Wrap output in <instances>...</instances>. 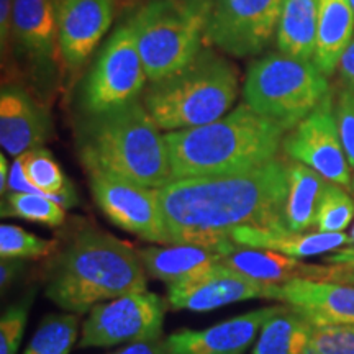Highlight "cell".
Returning <instances> with one entry per match:
<instances>
[{"label": "cell", "instance_id": "277c9868", "mask_svg": "<svg viewBox=\"0 0 354 354\" xmlns=\"http://www.w3.org/2000/svg\"><path fill=\"white\" fill-rule=\"evenodd\" d=\"M286 133L284 127L246 104L209 125L167 131L165 140L171 177L185 179L254 169L277 158Z\"/></svg>", "mask_w": 354, "mask_h": 354}, {"label": "cell", "instance_id": "52a82bcc", "mask_svg": "<svg viewBox=\"0 0 354 354\" xmlns=\"http://www.w3.org/2000/svg\"><path fill=\"white\" fill-rule=\"evenodd\" d=\"M330 92L328 77L313 61L271 53L248 68L243 97L256 113L294 130Z\"/></svg>", "mask_w": 354, "mask_h": 354}, {"label": "cell", "instance_id": "5b68a950", "mask_svg": "<svg viewBox=\"0 0 354 354\" xmlns=\"http://www.w3.org/2000/svg\"><path fill=\"white\" fill-rule=\"evenodd\" d=\"M238 91L236 68L227 57L203 48L185 68L149 84L143 105L159 130L180 131L225 117Z\"/></svg>", "mask_w": 354, "mask_h": 354}, {"label": "cell", "instance_id": "5bb4252c", "mask_svg": "<svg viewBox=\"0 0 354 354\" xmlns=\"http://www.w3.org/2000/svg\"><path fill=\"white\" fill-rule=\"evenodd\" d=\"M57 43L69 71L87 63L113 20V0H57Z\"/></svg>", "mask_w": 354, "mask_h": 354}, {"label": "cell", "instance_id": "e575fe53", "mask_svg": "<svg viewBox=\"0 0 354 354\" xmlns=\"http://www.w3.org/2000/svg\"><path fill=\"white\" fill-rule=\"evenodd\" d=\"M13 21V0H0V46L2 55H6L12 39Z\"/></svg>", "mask_w": 354, "mask_h": 354}, {"label": "cell", "instance_id": "8d00e7d4", "mask_svg": "<svg viewBox=\"0 0 354 354\" xmlns=\"http://www.w3.org/2000/svg\"><path fill=\"white\" fill-rule=\"evenodd\" d=\"M339 69V77L344 82L346 88H351L354 91V38L349 43V46L344 51V55L342 56V61L338 64Z\"/></svg>", "mask_w": 354, "mask_h": 354}, {"label": "cell", "instance_id": "60d3db41", "mask_svg": "<svg viewBox=\"0 0 354 354\" xmlns=\"http://www.w3.org/2000/svg\"><path fill=\"white\" fill-rule=\"evenodd\" d=\"M349 189H351V192H353V196H354V176H353V179H351V187H349Z\"/></svg>", "mask_w": 354, "mask_h": 354}, {"label": "cell", "instance_id": "4316f807", "mask_svg": "<svg viewBox=\"0 0 354 354\" xmlns=\"http://www.w3.org/2000/svg\"><path fill=\"white\" fill-rule=\"evenodd\" d=\"M3 218H21L46 227H61L66 220V209L41 194L10 192L2 198Z\"/></svg>", "mask_w": 354, "mask_h": 354}, {"label": "cell", "instance_id": "30bf717a", "mask_svg": "<svg viewBox=\"0 0 354 354\" xmlns=\"http://www.w3.org/2000/svg\"><path fill=\"white\" fill-rule=\"evenodd\" d=\"M284 0H212L207 44L234 57L256 56L276 38Z\"/></svg>", "mask_w": 354, "mask_h": 354}, {"label": "cell", "instance_id": "ffe728a7", "mask_svg": "<svg viewBox=\"0 0 354 354\" xmlns=\"http://www.w3.org/2000/svg\"><path fill=\"white\" fill-rule=\"evenodd\" d=\"M230 240L236 245L274 251L297 259L336 253L342 248L349 246L346 233H292L289 230L263 227H238L230 234Z\"/></svg>", "mask_w": 354, "mask_h": 354}, {"label": "cell", "instance_id": "d6986e66", "mask_svg": "<svg viewBox=\"0 0 354 354\" xmlns=\"http://www.w3.org/2000/svg\"><path fill=\"white\" fill-rule=\"evenodd\" d=\"M214 248L218 251L220 263L268 284H286L294 279H310V281L322 279L323 264H305L297 258L268 250H258V248L241 246L232 240L221 241Z\"/></svg>", "mask_w": 354, "mask_h": 354}, {"label": "cell", "instance_id": "ba28073f", "mask_svg": "<svg viewBox=\"0 0 354 354\" xmlns=\"http://www.w3.org/2000/svg\"><path fill=\"white\" fill-rule=\"evenodd\" d=\"M148 81L130 24H123L102 48L82 87L86 113H102L138 100Z\"/></svg>", "mask_w": 354, "mask_h": 354}, {"label": "cell", "instance_id": "484cf974", "mask_svg": "<svg viewBox=\"0 0 354 354\" xmlns=\"http://www.w3.org/2000/svg\"><path fill=\"white\" fill-rule=\"evenodd\" d=\"M19 159L28 180L30 194H41L50 197L61 203L64 209L77 205L79 197L76 189L48 149H32L21 154Z\"/></svg>", "mask_w": 354, "mask_h": 354}, {"label": "cell", "instance_id": "74e56055", "mask_svg": "<svg viewBox=\"0 0 354 354\" xmlns=\"http://www.w3.org/2000/svg\"><path fill=\"white\" fill-rule=\"evenodd\" d=\"M24 259H2V264H0V286H2V290H6L12 284L13 279L19 276L21 269H24Z\"/></svg>", "mask_w": 354, "mask_h": 354}, {"label": "cell", "instance_id": "836d02e7", "mask_svg": "<svg viewBox=\"0 0 354 354\" xmlns=\"http://www.w3.org/2000/svg\"><path fill=\"white\" fill-rule=\"evenodd\" d=\"M325 272L322 281L354 286V248L348 246L325 259Z\"/></svg>", "mask_w": 354, "mask_h": 354}, {"label": "cell", "instance_id": "f546056e", "mask_svg": "<svg viewBox=\"0 0 354 354\" xmlns=\"http://www.w3.org/2000/svg\"><path fill=\"white\" fill-rule=\"evenodd\" d=\"M59 250L56 240H41L37 234L25 232L15 225L0 227V254L2 259H41Z\"/></svg>", "mask_w": 354, "mask_h": 354}, {"label": "cell", "instance_id": "f1b7e54d", "mask_svg": "<svg viewBox=\"0 0 354 354\" xmlns=\"http://www.w3.org/2000/svg\"><path fill=\"white\" fill-rule=\"evenodd\" d=\"M354 218V198L343 185L326 184L313 228L323 233H344Z\"/></svg>", "mask_w": 354, "mask_h": 354}, {"label": "cell", "instance_id": "ab89813d", "mask_svg": "<svg viewBox=\"0 0 354 354\" xmlns=\"http://www.w3.org/2000/svg\"><path fill=\"white\" fill-rule=\"evenodd\" d=\"M348 236H349V246L354 248V225L351 227V230H349Z\"/></svg>", "mask_w": 354, "mask_h": 354}, {"label": "cell", "instance_id": "7c38bea8", "mask_svg": "<svg viewBox=\"0 0 354 354\" xmlns=\"http://www.w3.org/2000/svg\"><path fill=\"white\" fill-rule=\"evenodd\" d=\"M276 286L256 281L223 263H214L167 286V304L174 310L210 312L241 300H272Z\"/></svg>", "mask_w": 354, "mask_h": 354}, {"label": "cell", "instance_id": "7a4b0ae2", "mask_svg": "<svg viewBox=\"0 0 354 354\" xmlns=\"http://www.w3.org/2000/svg\"><path fill=\"white\" fill-rule=\"evenodd\" d=\"M146 290L138 251L102 230H79L53 254L44 295L69 313H86L97 304Z\"/></svg>", "mask_w": 354, "mask_h": 354}, {"label": "cell", "instance_id": "6da1fadb", "mask_svg": "<svg viewBox=\"0 0 354 354\" xmlns=\"http://www.w3.org/2000/svg\"><path fill=\"white\" fill-rule=\"evenodd\" d=\"M289 161L276 158L250 171L172 179L158 189L165 245L214 248L238 227L287 230Z\"/></svg>", "mask_w": 354, "mask_h": 354}, {"label": "cell", "instance_id": "44dd1931", "mask_svg": "<svg viewBox=\"0 0 354 354\" xmlns=\"http://www.w3.org/2000/svg\"><path fill=\"white\" fill-rule=\"evenodd\" d=\"M354 38V10L349 0H318L317 50L313 63L326 77L338 68Z\"/></svg>", "mask_w": 354, "mask_h": 354}, {"label": "cell", "instance_id": "4fadbf2b", "mask_svg": "<svg viewBox=\"0 0 354 354\" xmlns=\"http://www.w3.org/2000/svg\"><path fill=\"white\" fill-rule=\"evenodd\" d=\"M97 207L118 228L165 245V225L158 189L102 174H87Z\"/></svg>", "mask_w": 354, "mask_h": 354}, {"label": "cell", "instance_id": "d4e9b609", "mask_svg": "<svg viewBox=\"0 0 354 354\" xmlns=\"http://www.w3.org/2000/svg\"><path fill=\"white\" fill-rule=\"evenodd\" d=\"M313 325L289 305L277 310L261 328L253 354H305Z\"/></svg>", "mask_w": 354, "mask_h": 354}, {"label": "cell", "instance_id": "4dcf8cb0", "mask_svg": "<svg viewBox=\"0 0 354 354\" xmlns=\"http://www.w3.org/2000/svg\"><path fill=\"white\" fill-rule=\"evenodd\" d=\"M305 354H354V326H313Z\"/></svg>", "mask_w": 354, "mask_h": 354}, {"label": "cell", "instance_id": "b9f144b4", "mask_svg": "<svg viewBox=\"0 0 354 354\" xmlns=\"http://www.w3.org/2000/svg\"><path fill=\"white\" fill-rule=\"evenodd\" d=\"M349 2H351V7H353V10H354V0H349Z\"/></svg>", "mask_w": 354, "mask_h": 354}, {"label": "cell", "instance_id": "d590c367", "mask_svg": "<svg viewBox=\"0 0 354 354\" xmlns=\"http://www.w3.org/2000/svg\"><path fill=\"white\" fill-rule=\"evenodd\" d=\"M112 354H171L166 339H153V342H140L127 344Z\"/></svg>", "mask_w": 354, "mask_h": 354}, {"label": "cell", "instance_id": "ac0fdd59", "mask_svg": "<svg viewBox=\"0 0 354 354\" xmlns=\"http://www.w3.org/2000/svg\"><path fill=\"white\" fill-rule=\"evenodd\" d=\"M276 310L277 305H272L221 322L207 330L177 331L167 336L166 344L171 354H243Z\"/></svg>", "mask_w": 354, "mask_h": 354}, {"label": "cell", "instance_id": "e0dca14e", "mask_svg": "<svg viewBox=\"0 0 354 354\" xmlns=\"http://www.w3.org/2000/svg\"><path fill=\"white\" fill-rule=\"evenodd\" d=\"M10 41L32 68L50 73L59 51L55 0H13Z\"/></svg>", "mask_w": 354, "mask_h": 354}, {"label": "cell", "instance_id": "1f68e13d", "mask_svg": "<svg viewBox=\"0 0 354 354\" xmlns=\"http://www.w3.org/2000/svg\"><path fill=\"white\" fill-rule=\"evenodd\" d=\"M33 299L35 290H30L19 304L3 312L0 322V354H17L19 351Z\"/></svg>", "mask_w": 354, "mask_h": 354}, {"label": "cell", "instance_id": "603a6c76", "mask_svg": "<svg viewBox=\"0 0 354 354\" xmlns=\"http://www.w3.org/2000/svg\"><path fill=\"white\" fill-rule=\"evenodd\" d=\"M138 254L146 274L167 286L203 266L220 263V254L215 248L198 245L148 246L140 250Z\"/></svg>", "mask_w": 354, "mask_h": 354}, {"label": "cell", "instance_id": "d6a6232c", "mask_svg": "<svg viewBox=\"0 0 354 354\" xmlns=\"http://www.w3.org/2000/svg\"><path fill=\"white\" fill-rule=\"evenodd\" d=\"M336 123H338L339 138H342L348 162L354 169V91L346 88L339 94L335 105Z\"/></svg>", "mask_w": 354, "mask_h": 354}, {"label": "cell", "instance_id": "7402d4cb", "mask_svg": "<svg viewBox=\"0 0 354 354\" xmlns=\"http://www.w3.org/2000/svg\"><path fill=\"white\" fill-rule=\"evenodd\" d=\"M318 0H284L276 43L282 55L313 61L317 50Z\"/></svg>", "mask_w": 354, "mask_h": 354}, {"label": "cell", "instance_id": "2e32d148", "mask_svg": "<svg viewBox=\"0 0 354 354\" xmlns=\"http://www.w3.org/2000/svg\"><path fill=\"white\" fill-rule=\"evenodd\" d=\"M53 136V123L44 105L17 86H3L0 94V145L19 158L43 148Z\"/></svg>", "mask_w": 354, "mask_h": 354}, {"label": "cell", "instance_id": "8992f818", "mask_svg": "<svg viewBox=\"0 0 354 354\" xmlns=\"http://www.w3.org/2000/svg\"><path fill=\"white\" fill-rule=\"evenodd\" d=\"M212 0H146L128 24L149 82L192 63L207 43Z\"/></svg>", "mask_w": 354, "mask_h": 354}, {"label": "cell", "instance_id": "cb8c5ba5", "mask_svg": "<svg viewBox=\"0 0 354 354\" xmlns=\"http://www.w3.org/2000/svg\"><path fill=\"white\" fill-rule=\"evenodd\" d=\"M328 180L308 166L289 162V194H287L284 223L292 233H307L315 225L318 205Z\"/></svg>", "mask_w": 354, "mask_h": 354}, {"label": "cell", "instance_id": "8fae6325", "mask_svg": "<svg viewBox=\"0 0 354 354\" xmlns=\"http://www.w3.org/2000/svg\"><path fill=\"white\" fill-rule=\"evenodd\" d=\"M282 148L292 161L317 171L328 183L351 187V166L339 138L331 92L286 136Z\"/></svg>", "mask_w": 354, "mask_h": 354}, {"label": "cell", "instance_id": "9a60e30c", "mask_svg": "<svg viewBox=\"0 0 354 354\" xmlns=\"http://www.w3.org/2000/svg\"><path fill=\"white\" fill-rule=\"evenodd\" d=\"M272 300L289 305L313 326H354V286L294 279L286 284H277Z\"/></svg>", "mask_w": 354, "mask_h": 354}, {"label": "cell", "instance_id": "83f0119b", "mask_svg": "<svg viewBox=\"0 0 354 354\" xmlns=\"http://www.w3.org/2000/svg\"><path fill=\"white\" fill-rule=\"evenodd\" d=\"M77 315H48L24 354H69L77 338Z\"/></svg>", "mask_w": 354, "mask_h": 354}, {"label": "cell", "instance_id": "9c48e42d", "mask_svg": "<svg viewBox=\"0 0 354 354\" xmlns=\"http://www.w3.org/2000/svg\"><path fill=\"white\" fill-rule=\"evenodd\" d=\"M165 313V299L148 290L97 304L88 310L79 346L110 348L161 339Z\"/></svg>", "mask_w": 354, "mask_h": 354}, {"label": "cell", "instance_id": "3957f363", "mask_svg": "<svg viewBox=\"0 0 354 354\" xmlns=\"http://www.w3.org/2000/svg\"><path fill=\"white\" fill-rule=\"evenodd\" d=\"M76 149L87 174L153 189L172 179L165 135L138 100L84 115L76 130Z\"/></svg>", "mask_w": 354, "mask_h": 354}, {"label": "cell", "instance_id": "f35d334b", "mask_svg": "<svg viewBox=\"0 0 354 354\" xmlns=\"http://www.w3.org/2000/svg\"><path fill=\"white\" fill-rule=\"evenodd\" d=\"M8 174H10V166H8L6 154H2V156H0V192H2V197L6 196Z\"/></svg>", "mask_w": 354, "mask_h": 354}]
</instances>
